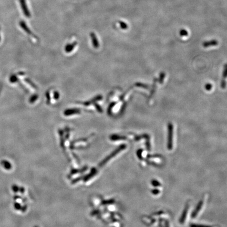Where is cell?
Returning a JSON list of instances; mask_svg holds the SVG:
<instances>
[{"instance_id": "4", "label": "cell", "mask_w": 227, "mask_h": 227, "mask_svg": "<svg viewBox=\"0 0 227 227\" xmlns=\"http://www.w3.org/2000/svg\"><path fill=\"white\" fill-rule=\"evenodd\" d=\"M20 26H21V28H22L27 33L29 34V35H31L33 36V37H35L34 35H33V33H32L31 30L28 28V26L26 25V24L23 21H20Z\"/></svg>"}, {"instance_id": "15", "label": "cell", "mask_w": 227, "mask_h": 227, "mask_svg": "<svg viewBox=\"0 0 227 227\" xmlns=\"http://www.w3.org/2000/svg\"><path fill=\"white\" fill-rule=\"evenodd\" d=\"M212 88H213V85H212V84H210V83H207V84L205 85V90H207L208 91H209L210 90H211Z\"/></svg>"}, {"instance_id": "3", "label": "cell", "mask_w": 227, "mask_h": 227, "mask_svg": "<svg viewBox=\"0 0 227 227\" xmlns=\"http://www.w3.org/2000/svg\"><path fill=\"white\" fill-rule=\"evenodd\" d=\"M227 78V63L224 65V71L222 73V77L221 81L220 86L222 89H224L226 87L227 83H226V79Z\"/></svg>"}, {"instance_id": "16", "label": "cell", "mask_w": 227, "mask_h": 227, "mask_svg": "<svg viewBox=\"0 0 227 227\" xmlns=\"http://www.w3.org/2000/svg\"><path fill=\"white\" fill-rule=\"evenodd\" d=\"M120 23V25H121V28H127V24H126L125 23L123 22H121L119 23Z\"/></svg>"}, {"instance_id": "10", "label": "cell", "mask_w": 227, "mask_h": 227, "mask_svg": "<svg viewBox=\"0 0 227 227\" xmlns=\"http://www.w3.org/2000/svg\"><path fill=\"white\" fill-rule=\"evenodd\" d=\"M166 77V74L165 72H162L161 73H160L159 77V79L158 80V81L159 82V83L160 84H163L164 81V79Z\"/></svg>"}, {"instance_id": "20", "label": "cell", "mask_w": 227, "mask_h": 227, "mask_svg": "<svg viewBox=\"0 0 227 227\" xmlns=\"http://www.w3.org/2000/svg\"><path fill=\"white\" fill-rule=\"evenodd\" d=\"M19 191H20L21 193H23L25 192V189L23 187H20V189H19Z\"/></svg>"}, {"instance_id": "2", "label": "cell", "mask_w": 227, "mask_h": 227, "mask_svg": "<svg viewBox=\"0 0 227 227\" xmlns=\"http://www.w3.org/2000/svg\"><path fill=\"white\" fill-rule=\"evenodd\" d=\"M20 6L22 8L23 12L24 14L25 17L27 18H30L31 17L30 11L28 10V7L27 6L26 0H19Z\"/></svg>"}, {"instance_id": "1", "label": "cell", "mask_w": 227, "mask_h": 227, "mask_svg": "<svg viewBox=\"0 0 227 227\" xmlns=\"http://www.w3.org/2000/svg\"><path fill=\"white\" fill-rule=\"evenodd\" d=\"M168 129V139H167V148L169 150L173 148V135H174V125L171 123L167 124Z\"/></svg>"}, {"instance_id": "17", "label": "cell", "mask_w": 227, "mask_h": 227, "mask_svg": "<svg viewBox=\"0 0 227 227\" xmlns=\"http://www.w3.org/2000/svg\"><path fill=\"white\" fill-rule=\"evenodd\" d=\"M26 209H27V206L25 205H24L22 207V208H21V211L22 212H23V213H24V212L26 211Z\"/></svg>"}, {"instance_id": "21", "label": "cell", "mask_w": 227, "mask_h": 227, "mask_svg": "<svg viewBox=\"0 0 227 227\" xmlns=\"http://www.w3.org/2000/svg\"><path fill=\"white\" fill-rule=\"evenodd\" d=\"M20 196H14V199H18V198H20Z\"/></svg>"}, {"instance_id": "19", "label": "cell", "mask_w": 227, "mask_h": 227, "mask_svg": "<svg viewBox=\"0 0 227 227\" xmlns=\"http://www.w3.org/2000/svg\"><path fill=\"white\" fill-rule=\"evenodd\" d=\"M152 184H153V185L155 186H160V184L159 182H158L157 180H156V181L155 180V181L152 182Z\"/></svg>"}, {"instance_id": "11", "label": "cell", "mask_w": 227, "mask_h": 227, "mask_svg": "<svg viewBox=\"0 0 227 227\" xmlns=\"http://www.w3.org/2000/svg\"><path fill=\"white\" fill-rule=\"evenodd\" d=\"M90 35H91L92 39V40L93 41V42H94V43H94V45L95 46V48H96V47L97 48L98 46V41H97V39L96 37L95 34H94V33H91Z\"/></svg>"}, {"instance_id": "5", "label": "cell", "mask_w": 227, "mask_h": 227, "mask_svg": "<svg viewBox=\"0 0 227 227\" xmlns=\"http://www.w3.org/2000/svg\"><path fill=\"white\" fill-rule=\"evenodd\" d=\"M203 204H204V201L203 200H201V201L199 202L198 205H197V207L195 209V210L193 211V213L192 214V217L193 218H195L196 217L197 214L199 213L201 208L202 207Z\"/></svg>"}, {"instance_id": "6", "label": "cell", "mask_w": 227, "mask_h": 227, "mask_svg": "<svg viewBox=\"0 0 227 227\" xmlns=\"http://www.w3.org/2000/svg\"><path fill=\"white\" fill-rule=\"evenodd\" d=\"M1 165L3 166V168H4L6 170H10L12 168V165L10 161H8L6 160H3L1 161Z\"/></svg>"}, {"instance_id": "14", "label": "cell", "mask_w": 227, "mask_h": 227, "mask_svg": "<svg viewBox=\"0 0 227 227\" xmlns=\"http://www.w3.org/2000/svg\"><path fill=\"white\" fill-rule=\"evenodd\" d=\"M136 85L137 86H138V87H143V88H145V89H147V90H148L149 88V86L148 85H146V84H145L137 83V84H136Z\"/></svg>"}, {"instance_id": "7", "label": "cell", "mask_w": 227, "mask_h": 227, "mask_svg": "<svg viewBox=\"0 0 227 227\" xmlns=\"http://www.w3.org/2000/svg\"><path fill=\"white\" fill-rule=\"evenodd\" d=\"M188 208H189V205H187L186 206V207L185 208V210H184L183 213H182L181 217L180 219V223L181 224H184V222H185V220H186V216H187V213L188 212Z\"/></svg>"}, {"instance_id": "13", "label": "cell", "mask_w": 227, "mask_h": 227, "mask_svg": "<svg viewBox=\"0 0 227 227\" xmlns=\"http://www.w3.org/2000/svg\"><path fill=\"white\" fill-rule=\"evenodd\" d=\"M19 189H20V187H19L17 185H15V184H14L12 186V189L15 193L19 191Z\"/></svg>"}, {"instance_id": "18", "label": "cell", "mask_w": 227, "mask_h": 227, "mask_svg": "<svg viewBox=\"0 0 227 227\" xmlns=\"http://www.w3.org/2000/svg\"><path fill=\"white\" fill-rule=\"evenodd\" d=\"M191 227H211L209 226H203V225H197V224H192L191 226Z\"/></svg>"}, {"instance_id": "8", "label": "cell", "mask_w": 227, "mask_h": 227, "mask_svg": "<svg viewBox=\"0 0 227 227\" xmlns=\"http://www.w3.org/2000/svg\"><path fill=\"white\" fill-rule=\"evenodd\" d=\"M158 81V79L157 78H155L154 79V83L153 85L152 86V88H151V92H150V97H151L152 96L154 95L155 92L156 90V87H157V82Z\"/></svg>"}, {"instance_id": "12", "label": "cell", "mask_w": 227, "mask_h": 227, "mask_svg": "<svg viewBox=\"0 0 227 227\" xmlns=\"http://www.w3.org/2000/svg\"><path fill=\"white\" fill-rule=\"evenodd\" d=\"M22 206L20 204L17 202H15L14 203V207L15 208V209H16L17 210H21V208H22Z\"/></svg>"}, {"instance_id": "9", "label": "cell", "mask_w": 227, "mask_h": 227, "mask_svg": "<svg viewBox=\"0 0 227 227\" xmlns=\"http://www.w3.org/2000/svg\"><path fill=\"white\" fill-rule=\"evenodd\" d=\"M217 44H218V42L215 40H213V41H211L209 42H205L203 45L205 48H208L211 46H216Z\"/></svg>"}]
</instances>
